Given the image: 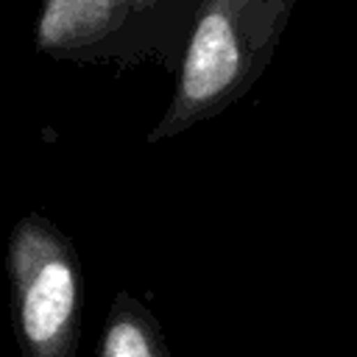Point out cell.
<instances>
[{
    "instance_id": "1",
    "label": "cell",
    "mask_w": 357,
    "mask_h": 357,
    "mask_svg": "<svg viewBox=\"0 0 357 357\" xmlns=\"http://www.w3.org/2000/svg\"><path fill=\"white\" fill-rule=\"evenodd\" d=\"M296 0H201L176 86L145 142L178 137L240 100L268 70Z\"/></svg>"
},
{
    "instance_id": "3",
    "label": "cell",
    "mask_w": 357,
    "mask_h": 357,
    "mask_svg": "<svg viewBox=\"0 0 357 357\" xmlns=\"http://www.w3.org/2000/svg\"><path fill=\"white\" fill-rule=\"evenodd\" d=\"M11 318L22 357H75L84 276L73 240L45 215H22L6 248Z\"/></svg>"
},
{
    "instance_id": "2",
    "label": "cell",
    "mask_w": 357,
    "mask_h": 357,
    "mask_svg": "<svg viewBox=\"0 0 357 357\" xmlns=\"http://www.w3.org/2000/svg\"><path fill=\"white\" fill-rule=\"evenodd\" d=\"M198 8L201 0H39L33 47L56 61H156L176 73Z\"/></svg>"
},
{
    "instance_id": "4",
    "label": "cell",
    "mask_w": 357,
    "mask_h": 357,
    "mask_svg": "<svg viewBox=\"0 0 357 357\" xmlns=\"http://www.w3.org/2000/svg\"><path fill=\"white\" fill-rule=\"evenodd\" d=\"M95 357H170L159 318L128 290H120L106 312Z\"/></svg>"
}]
</instances>
